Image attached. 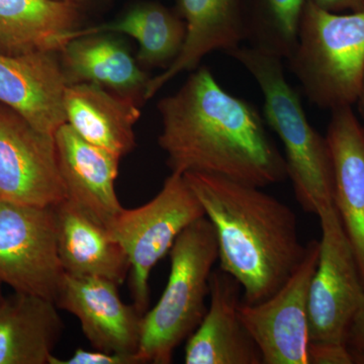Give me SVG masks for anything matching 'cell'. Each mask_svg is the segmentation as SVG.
Segmentation results:
<instances>
[{"label": "cell", "instance_id": "cell-16", "mask_svg": "<svg viewBox=\"0 0 364 364\" xmlns=\"http://www.w3.org/2000/svg\"><path fill=\"white\" fill-rule=\"evenodd\" d=\"M177 6L186 26L183 48L168 68L150 79L144 100L181 72L196 70L210 53L229 54L243 44L242 0H177Z\"/></svg>", "mask_w": 364, "mask_h": 364}, {"label": "cell", "instance_id": "cell-7", "mask_svg": "<svg viewBox=\"0 0 364 364\" xmlns=\"http://www.w3.org/2000/svg\"><path fill=\"white\" fill-rule=\"evenodd\" d=\"M322 237L309 289L311 345H347L349 330L364 303L355 253L334 203L321 208Z\"/></svg>", "mask_w": 364, "mask_h": 364}, {"label": "cell", "instance_id": "cell-12", "mask_svg": "<svg viewBox=\"0 0 364 364\" xmlns=\"http://www.w3.org/2000/svg\"><path fill=\"white\" fill-rule=\"evenodd\" d=\"M54 136L66 200L109 229L124 208L114 188L122 157L87 142L67 123Z\"/></svg>", "mask_w": 364, "mask_h": 364}, {"label": "cell", "instance_id": "cell-14", "mask_svg": "<svg viewBox=\"0 0 364 364\" xmlns=\"http://www.w3.org/2000/svg\"><path fill=\"white\" fill-rule=\"evenodd\" d=\"M210 306L184 349L186 364H262L261 352L240 316L243 291L221 268L210 279Z\"/></svg>", "mask_w": 364, "mask_h": 364}, {"label": "cell", "instance_id": "cell-8", "mask_svg": "<svg viewBox=\"0 0 364 364\" xmlns=\"http://www.w3.org/2000/svg\"><path fill=\"white\" fill-rule=\"evenodd\" d=\"M64 272L54 205L0 200V282L14 291L56 301Z\"/></svg>", "mask_w": 364, "mask_h": 364}, {"label": "cell", "instance_id": "cell-2", "mask_svg": "<svg viewBox=\"0 0 364 364\" xmlns=\"http://www.w3.org/2000/svg\"><path fill=\"white\" fill-rule=\"evenodd\" d=\"M183 176L214 227L220 268L238 280L244 303L272 296L306 255L294 210L258 186L203 172Z\"/></svg>", "mask_w": 364, "mask_h": 364}, {"label": "cell", "instance_id": "cell-6", "mask_svg": "<svg viewBox=\"0 0 364 364\" xmlns=\"http://www.w3.org/2000/svg\"><path fill=\"white\" fill-rule=\"evenodd\" d=\"M205 217L200 200L183 174L171 172L161 191L142 207L123 208L109 235L130 261V287L136 308L145 315L149 306L150 273L186 228Z\"/></svg>", "mask_w": 364, "mask_h": 364}, {"label": "cell", "instance_id": "cell-24", "mask_svg": "<svg viewBox=\"0 0 364 364\" xmlns=\"http://www.w3.org/2000/svg\"><path fill=\"white\" fill-rule=\"evenodd\" d=\"M50 364H140L135 355L112 353V352L86 350L78 348L68 359H59L53 355Z\"/></svg>", "mask_w": 364, "mask_h": 364}, {"label": "cell", "instance_id": "cell-17", "mask_svg": "<svg viewBox=\"0 0 364 364\" xmlns=\"http://www.w3.org/2000/svg\"><path fill=\"white\" fill-rule=\"evenodd\" d=\"M139 102L91 83L68 85L64 95L66 122L87 142L124 157L136 147Z\"/></svg>", "mask_w": 364, "mask_h": 364}, {"label": "cell", "instance_id": "cell-27", "mask_svg": "<svg viewBox=\"0 0 364 364\" xmlns=\"http://www.w3.org/2000/svg\"><path fill=\"white\" fill-rule=\"evenodd\" d=\"M316 6L332 13H358L364 11V0H310Z\"/></svg>", "mask_w": 364, "mask_h": 364}, {"label": "cell", "instance_id": "cell-30", "mask_svg": "<svg viewBox=\"0 0 364 364\" xmlns=\"http://www.w3.org/2000/svg\"><path fill=\"white\" fill-rule=\"evenodd\" d=\"M1 286H2V282H0V301H1V299H4V296H2Z\"/></svg>", "mask_w": 364, "mask_h": 364}, {"label": "cell", "instance_id": "cell-25", "mask_svg": "<svg viewBox=\"0 0 364 364\" xmlns=\"http://www.w3.org/2000/svg\"><path fill=\"white\" fill-rule=\"evenodd\" d=\"M310 364L358 363L355 352L347 345H311L309 348Z\"/></svg>", "mask_w": 364, "mask_h": 364}, {"label": "cell", "instance_id": "cell-21", "mask_svg": "<svg viewBox=\"0 0 364 364\" xmlns=\"http://www.w3.org/2000/svg\"><path fill=\"white\" fill-rule=\"evenodd\" d=\"M79 6L59 0H0V53L59 52L79 30Z\"/></svg>", "mask_w": 364, "mask_h": 364}, {"label": "cell", "instance_id": "cell-22", "mask_svg": "<svg viewBox=\"0 0 364 364\" xmlns=\"http://www.w3.org/2000/svg\"><path fill=\"white\" fill-rule=\"evenodd\" d=\"M100 33L131 36L140 46L136 56L140 66L165 70L181 54L186 41V26L178 11H170L156 2H143L112 23L79 28L73 38Z\"/></svg>", "mask_w": 364, "mask_h": 364}, {"label": "cell", "instance_id": "cell-3", "mask_svg": "<svg viewBox=\"0 0 364 364\" xmlns=\"http://www.w3.org/2000/svg\"><path fill=\"white\" fill-rule=\"evenodd\" d=\"M255 79L264 97L263 117L284 145L287 178L303 210L318 215L334 203L331 155L326 136L309 122L282 59L241 45L229 53Z\"/></svg>", "mask_w": 364, "mask_h": 364}, {"label": "cell", "instance_id": "cell-1", "mask_svg": "<svg viewBox=\"0 0 364 364\" xmlns=\"http://www.w3.org/2000/svg\"><path fill=\"white\" fill-rule=\"evenodd\" d=\"M158 138L171 172H203L267 188L287 181V163L255 105L231 95L202 66L157 105Z\"/></svg>", "mask_w": 364, "mask_h": 364}, {"label": "cell", "instance_id": "cell-4", "mask_svg": "<svg viewBox=\"0 0 364 364\" xmlns=\"http://www.w3.org/2000/svg\"><path fill=\"white\" fill-rule=\"evenodd\" d=\"M170 273L156 306L143 316L139 363L169 364L207 313L210 279L219 258L214 227L207 217L182 231L169 251Z\"/></svg>", "mask_w": 364, "mask_h": 364}, {"label": "cell", "instance_id": "cell-18", "mask_svg": "<svg viewBox=\"0 0 364 364\" xmlns=\"http://www.w3.org/2000/svg\"><path fill=\"white\" fill-rule=\"evenodd\" d=\"M59 58L68 85L91 83L144 100L151 77L109 33L73 38L60 50Z\"/></svg>", "mask_w": 364, "mask_h": 364}, {"label": "cell", "instance_id": "cell-19", "mask_svg": "<svg viewBox=\"0 0 364 364\" xmlns=\"http://www.w3.org/2000/svg\"><path fill=\"white\" fill-rule=\"evenodd\" d=\"M54 212L64 272L75 277H102L122 286L131 264L121 244L67 200L55 205Z\"/></svg>", "mask_w": 364, "mask_h": 364}, {"label": "cell", "instance_id": "cell-26", "mask_svg": "<svg viewBox=\"0 0 364 364\" xmlns=\"http://www.w3.org/2000/svg\"><path fill=\"white\" fill-rule=\"evenodd\" d=\"M347 344L355 352L359 363H364V303L352 322Z\"/></svg>", "mask_w": 364, "mask_h": 364}, {"label": "cell", "instance_id": "cell-5", "mask_svg": "<svg viewBox=\"0 0 364 364\" xmlns=\"http://www.w3.org/2000/svg\"><path fill=\"white\" fill-rule=\"evenodd\" d=\"M287 61L313 105L352 107L364 81V11L332 13L308 0Z\"/></svg>", "mask_w": 364, "mask_h": 364}, {"label": "cell", "instance_id": "cell-23", "mask_svg": "<svg viewBox=\"0 0 364 364\" xmlns=\"http://www.w3.org/2000/svg\"><path fill=\"white\" fill-rule=\"evenodd\" d=\"M308 0H254L242 14L244 42L280 59L293 54L301 16Z\"/></svg>", "mask_w": 364, "mask_h": 364}, {"label": "cell", "instance_id": "cell-15", "mask_svg": "<svg viewBox=\"0 0 364 364\" xmlns=\"http://www.w3.org/2000/svg\"><path fill=\"white\" fill-rule=\"evenodd\" d=\"M334 205L355 253L364 284V126L352 107L332 111L326 134Z\"/></svg>", "mask_w": 364, "mask_h": 364}, {"label": "cell", "instance_id": "cell-29", "mask_svg": "<svg viewBox=\"0 0 364 364\" xmlns=\"http://www.w3.org/2000/svg\"><path fill=\"white\" fill-rule=\"evenodd\" d=\"M59 1L70 2V4H74L79 6L81 2L85 1V0H59Z\"/></svg>", "mask_w": 364, "mask_h": 364}, {"label": "cell", "instance_id": "cell-9", "mask_svg": "<svg viewBox=\"0 0 364 364\" xmlns=\"http://www.w3.org/2000/svg\"><path fill=\"white\" fill-rule=\"evenodd\" d=\"M65 200L55 136L0 102V200L52 207Z\"/></svg>", "mask_w": 364, "mask_h": 364}, {"label": "cell", "instance_id": "cell-28", "mask_svg": "<svg viewBox=\"0 0 364 364\" xmlns=\"http://www.w3.org/2000/svg\"><path fill=\"white\" fill-rule=\"evenodd\" d=\"M356 104L358 105L359 111H360L361 116H363V119L364 121V81L363 88H361L360 93H359L358 100V102H356Z\"/></svg>", "mask_w": 364, "mask_h": 364}, {"label": "cell", "instance_id": "cell-11", "mask_svg": "<svg viewBox=\"0 0 364 364\" xmlns=\"http://www.w3.org/2000/svg\"><path fill=\"white\" fill-rule=\"evenodd\" d=\"M119 287L102 277L65 273L55 304L78 318L93 349L136 358L144 315L122 301Z\"/></svg>", "mask_w": 364, "mask_h": 364}, {"label": "cell", "instance_id": "cell-13", "mask_svg": "<svg viewBox=\"0 0 364 364\" xmlns=\"http://www.w3.org/2000/svg\"><path fill=\"white\" fill-rule=\"evenodd\" d=\"M67 86L59 52L0 53V102L45 133L55 135L67 123Z\"/></svg>", "mask_w": 364, "mask_h": 364}, {"label": "cell", "instance_id": "cell-20", "mask_svg": "<svg viewBox=\"0 0 364 364\" xmlns=\"http://www.w3.org/2000/svg\"><path fill=\"white\" fill-rule=\"evenodd\" d=\"M51 299L14 291L0 301V364H50L63 334Z\"/></svg>", "mask_w": 364, "mask_h": 364}, {"label": "cell", "instance_id": "cell-10", "mask_svg": "<svg viewBox=\"0 0 364 364\" xmlns=\"http://www.w3.org/2000/svg\"><path fill=\"white\" fill-rule=\"evenodd\" d=\"M320 241L306 244L305 257L272 296L242 301L240 316L257 345L262 364H310L309 289L317 267Z\"/></svg>", "mask_w": 364, "mask_h": 364}]
</instances>
